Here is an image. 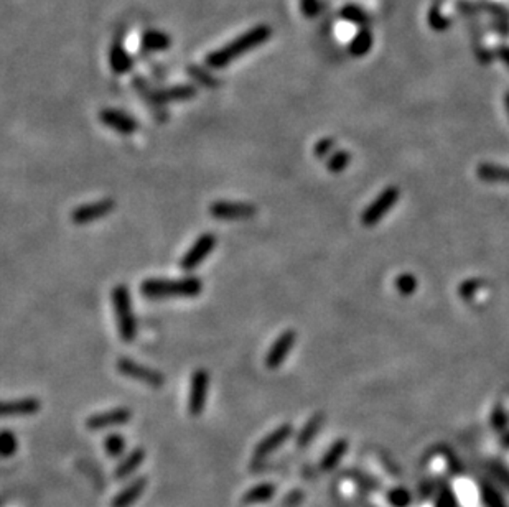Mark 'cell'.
<instances>
[{
    "label": "cell",
    "mask_w": 509,
    "mask_h": 507,
    "mask_svg": "<svg viewBox=\"0 0 509 507\" xmlns=\"http://www.w3.org/2000/svg\"><path fill=\"white\" fill-rule=\"evenodd\" d=\"M272 37V28L266 25V23H259V25L249 28L228 43V45L218 48V50L211 51V53L206 55L205 65L208 66L210 70H223L226 66H229L233 61H236L244 56L249 51H254L256 48L262 46L264 43H267Z\"/></svg>",
    "instance_id": "obj_1"
},
{
    "label": "cell",
    "mask_w": 509,
    "mask_h": 507,
    "mask_svg": "<svg viewBox=\"0 0 509 507\" xmlns=\"http://www.w3.org/2000/svg\"><path fill=\"white\" fill-rule=\"evenodd\" d=\"M203 290V280L196 275L180 279H147L141 284V294L148 300L195 298Z\"/></svg>",
    "instance_id": "obj_2"
},
{
    "label": "cell",
    "mask_w": 509,
    "mask_h": 507,
    "mask_svg": "<svg viewBox=\"0 0 509 507\" xmlns=\"http://www.w3.org/2000/svg\"><path fill=\"white\" fill-rule=\"evenodd\" d=\"M114 317H116L119 336L124 343H132L137 338V318L132 308V298L126 284H117L110 291Z\"/></svg>",
    "instance_id": "obj_3"
},
{
    "label": "cell",
    "mask_w": 509,
    "mask_h": 507,
    "mask_svg": "<svg viewBox=\"0 0 509 507\" xmlns=\"http://www.w3.org/2000/svg\"><path fill=\"white\" fill-rule=\"evenodd\" d=\"M116 369L121 376L142 382V384H147L148 387H153V389H160V387L165 386V376L160 371L143 366L141 362L131 360V357H119Z\"/></svg>",
    "instance_id": "obj_4"
},
{
    "label": "cell",
    "mask_w": 509,
    "mask_h": 507,
    "mask_svg": "<svg viewBox=\"0 0 509 507\" xmlns=\"http://www.w3.org/2000/svg\"><path fill=\"white\" fill-rule=\"evenodd\" d=\"M208 211L218 221H244L251 219L257 213V208L251 203L218 199L210 204Z\"/></svg>",
    "instance_id": "obj_5"
},
{
    "label": "cell",
    "mask_w": 509,
    "mask_h": 507,
    "mask_svg": "<svg viewBox=\"0 0 509 507\" xmlns=\"http://www.w3.org/2000/svg\"><path fill=\"white\" fill-rule=\"evenodd\" d=\"M218 239L213 232H205L196 239L183 257L180 259V269L183 272H193L203 264L206 257L214 251Z\"/></svg>",
    "instance_id": "obj_6"
},
{
    "label": "cell",
    "mask_w": 509,
    "mask_h": 507,
    "mask_svg": "<svg viewBox=\"0 0 509 507\" xmlns=\"http://www.w3.org/2000/svg\"><path fill=\"white\" fill-rule=\"evenodd\" d=\"M210 374L205 367H198L193 371L190 381L188 392V412L191 417H200L203 414L206 405V397H208Z\"/></svg>",
    "instance_id": "obj_7"
},
{
    "label": "cell",
    "mask_w": 509,
    "mask_h": 507,
    "mask_svg": "<svg viewBox=\"0 0 509 507\" xmlns=\"http://www.w3.org/2000/svg\"><path fill=\"white\" fill-rule=\"evenodd\" d=\"M397 199H399V188H396V186H389V188L384 190L382 193L379 195L366 209H364L361 214V223L366 228H371L374 224H378L384 216H386L389 209L397 203Z\"/></svg>",
    "instance_id": "obj_8"
},
{
    "label": "cell",
    "mask_w": 509,
    "mask_h": 507,
    "mask_svg": "<svg viewBox=\"0 0 509 507\" xmlns=\"http://www.w3.org/2000/svg\"><path fill=\"white\" fill-rule=\"evenodd\" d=\"M116 208V201L112 198H104L96 201V203H88L81 204V206H76L73 211H71L70 218L71 223L78 224V226H83V224H89L98 221V219H103L109 216L110 213Z\"/></svg>",
    "instance_id": "obj_9"
},
{
    "label": "cell",
    "mask_w": 509,
    "mask_h": 507,
    "mask_svg": "<svg viewBox=\"0 0 509 507\" xmlns=\"http://www.w3.org/2000/svg\"><path fill=\"white\" fill-rule=\"evenodd\" d=\"M131 419H132L131 409L116 407V409L105 410V412L91 415V417L86 419L84 425L89 432H101V430H108V428L126 425L127 422H131Z\"/></svg>",
    "instance_id": "obj_10"
},
{
    "label": "cell",
    "mask_w": 509,
    "mask_h": 507,
    "mask_svg": "<svg viewBox=\"0 0 509 507\" xmlns=\"http://www.w3.org/2000/svg\"><path fill=\"white\" fill-rule=\"evenodd\" d=\"M295 341H297L295 329H285V331L272 343V346L269 348L266 357H264V362H266L267 369L273 371L284 364L287 356H289L290 351L295 346Z\"/></svg>",
    "instance_id": "obj_11"
},
{
    "label": "cell",
    "mask_w": 509,
    "mask_h": 507,
    "mask_svg": "<svg viewBox=\"0 0 509 507\" xmlns=\"http://www.w3.org/2000/svg\"><path fill=\"white\" fill-rule=\"evenodd\" d=\"M292 435H294V425L292 423L278 425L276 430L267 433L266 437L256 445V448H254V460L257 461L266 460L269 454H272L276 449L281 448L287 440H290Z\"/></svg>",
    "instance_id": "obj_12"
},
{
    "label": "cell",
    "mask_w": 509,
    "mask_h": 507,
    "mask_svg": "<svg viewBox=\"0 0 509 507\" xmlns=\"http://www.w3.org/2000/svg\"><path fill=\"white\" fill-rule=\"evenodd\" d=\"M99 121L103 126L112 129L114 132L122 133V136H132L138 131V122L136 117L129 116L127 112L119 111V109L104 107L98 114Z\"/></svg>",
    "instance_id": "obj_13"
},
{
    "label": "cell",
    "mask_w": 509,
    "mask_h": 507,
    "mask_svg": "<svg viewBox=\"0 0 509 507\" xmlns=\"http://www.w3.org/2000/svg\"><path fill=\"white\" fill-rule=\"evenodd\" d=\"M41 410V402L37 397H25V399L6 400L2 404V417H32Z\"/></svg>",
    "instance_id": "obj_14"
},
{
    "label": "cell",
    "mask_w": 509,
    "mask_h": 507,
    "mask_svg": "<svg viewBox=\"0 0 509 507\" xmlns=\"http://www.w3.org/2000/svg\"><path fill=\"white\" fill-rule=\"evenodd\" d=\"M134 65H136V60L129 53L124 43L121 40L114 41L109 48V66L112 73L117 76L127 74L134 70Z\"/></svg>",
    "instance_id": "obj_15"
},
{
    "label": "cell",
    "mask_w": 509,
    "mask_h": 507,
    "mask_svg": "<svg viewBox=\"0 0 509 507\" xmlns=\"http://www.w3.org/2000/svg\"><path fill=\"white\" fill-rule=\"evenodd\" d=\"M147 485H148L147 476H138L136 480H132L122 491H119L117 494L112 497L110 507H132L138 499H141V496L143 494V491H146Z\"/></svg>",
    "instance_id": "obj_16"
},
{
    "label": "cell",
    "mask_w": 509,
    "mask_h": 507,
    "mask_svg": "<svg viewBox=\"0 0 509 507\" xmlns=\"http://www.w3.org/2000/svg\"><path fill=\"white\" fill-rule=\"evenodd\" d=\"M146 458H147L146 449H143L142 447L134 448L132 452H129L126 456L119 461L116 470H114V478H116V480H126V478L132 476L134 473L141 468V465Z\"/></svg>",
    "instance_id": "obj_17"
},
{
    "label": "cell",
    "mask_w": 509,
    "mask_h": 507,
    "mask_svg": "<svg viewBox=\"0 0 509 507\" xmlns=\"http://www.w3.org/2000/svg\"><path fill=\"white\" fill-rule=\"evenodd\" d=\"M172 46V38L162 30H146L141 37V50L143 53H162Z\"/></svg>",
    "instance_id": "obj_18"
},
{
    "label": "cell",
    "mask_w": 509,
    "mask_h": 507,
    "mask_svg": "<svg viewBox=\"0 0 509 507\" xmlns=\"http://www.w3.org/2000/svg\"><path fill=\"white\" fill-rule=\"evenodd\" d=\"M277 487L273 482H259V485L249 487V489L244 492L241 497V504L244 507L249 506H259V504H266L276 496Z\"/></svg>",
    "instance_id": "obj_19"
},
{
    "label": "cell",
    "mask_w": 509,
    "mask_h": 507,
    "mask_svg": "<svg viewBox=\"0 0 509 507\" xmlns=\"http://www.w3.org/2000/svg\"><path fill=\"white\" fill-rule=\"evenodd\" d=\"M325 422V414L323 412H316L311 415V417L307 420V423L302 427V430L297 433L295 438V445L297 448H305L314 442V438L316 437V433L321 430V425Z\"/></svg>",
    "instance_id": "obj_20"
},
{
    "label": "cell",
    "mask_w": 509,
    "mask_h": 507,
    "mask_svg": "<svg viewBox=\"0 0 509 507\" xmlns=\"http://www.w3.org/2000/svg\"><path fill=\"white\" fill-rule=\"evenodd\" d=\"M186 73H188V76L195 81V83H198L206 89H218L221 86V79L216 78V76L211 73L208 66L203 68V66L198 65H190L188 68H186Z\"/></svg>",
    "instance_id": "obj_21"
},
{
    "label": "cell",
    "mask_w": 509,
    "mask_h": 507,
    "mask_svg": "<svg viewBox=\"0 0 509 507\" xmlns=\"http://www.w3.org/2000/svg\"><path fill=\"white\" fill-rule=\"evenodd\" d=\"M347 449H348L347 440H344V438L336 440V442L328 448V452L325 453V456L321 458V463H320L321 470H323V471L333 470V468L340 463V460H342V458L344 456Z\"/></svg>",
    "instance_id": "obj_22"
},
{
    "label": "cell",
    "mask_w": 509,
    "mask_h": 507,
    "mask_svg": "<svg viewBox=\"0 0 509 507\" xmlns=\"http://www.w3.org/2000/svg\"><path fill=\"white\" fill-rule=\"evenodd\" d=\"M373 48V33L368 30L366 27H363L356 35L353 37L352 43H349V53L352 56H356V58H361V56L368 55Z\"/></svg>",
    "instance_id": "obj_23"
},
{
    "label": "cell",
    "mask_w": 509,
    "mask_h": 507,
    "mask_svg": "<svg viewBox=\"0 0 509 507\" xmlns=\"http://www.w3.org/2000/svg\"><path fill=\"white\" fill-rule=\"evenodd\" d=\"M104 452L105 454H108L109 458H112V460H117V458H121L124 452H126V438H124L122 433L119 432H112L109 433L108 437L104 438Z\"/></svg>",
    "instance_id": "obj_24"
},
{
    "label": "cell",
    "mask_w": 509,
    "mask_h": 507,
    "mask_svg": "<svg viewBox=\"0 0 509 507\" xmlns=\"http://www.w3.org/2000/svg\"><path fill=\"white\" fill-rule=\"evenodd\" d=\"M478 176L483 181H501V183H509V169L508 166H496V165H479Z\"/></svg>",
    "instance_id": "obj_25"
},
{
    "label": "cell",
    "mask_w": 509,
    "mask_h": 507,
    "mask_svg": "<svg viewBox=\"0 0 509 507\" xmlns=\"http://www.w3.org/2000/svg\"><path fill=\"white\" fill-rule=\"evenodd\" d=\"M340 17H342L343 20L353 23V25H359V27H364L369 22L368 12L364 11L363 7L354 6V4H348V6H344L342 11H340Z\"/></svg>",
    "instance_id": "obj_26"
},
{
    "label": "cell",
    "mask_w": 509,
    "mask_h": 507,
    "mask_svg": "<svg viewBox=\"0 0 509 507\" xmlns=\"http://www.w3.org/2000/svg\"><path fill=\"white\" fill-rule=\"evenodd\" d=\"M352 164V155L347 150H338L326 159V170L331 173H342Z\"/></svg>",
    "instance_id": "obj_27"
},
{
    "label": "cell",
    "mask_w": 509,
    "mask_h": 507,
    "mask_svg": "<svg viewBox=\"0 0 509 507\" xmlns=\"http://www.w3.org/2000/svg\"><path fill=\"white\" fill-rule=\"evenodd\" d=\"M17 448H18L17 435L8 428L2 430V433H0V454H2L4 460L12 458L13 454L17 453Z\"/></svg>",
    "instance_id": "obj_28"
},
{
    "label": "cell",
    "mask_w": 509,
    "mask_h": 507,
    "mask_svg": "<svg viewBox=\"0 0 509 507\" xmlns=\"http://www.w3.org/2000/svg\"><path fill=\"white\" fill-rule=\"evenodd\" d=\"M335 147H336V140H335V138L323 137V138H320V140L315 143L314 155L318 157V159H325V157H326V159H328L330 154H331V152H333Z\"/></svg>",
    "instance_id": "obj_29"
},
{
    "label": "cell",
    "mask_w": 509,
    "mask_h": 507,
    "mask_svg": "<svg viewBox=\"0 0 509 507\" xmlns=\"http://www.w3.org/2000/svg\"><path fill=\"white\" fill-rule=\"evenodd\" d=\"M396 289L401 291L402 295H412L417 289V282L415 277H412L409 274H404L401 277H397L396 280Z\"/></svg>",
    "instance_id": "obj_30"
},
{
    "label": "cell",
    "mask_w": 509,
    "mask_h": 507,
    "mask_svg": "<svg viewBox=\"0 0 509 507\" xmlns=\"http://www.w3.org/2000/svg\"><path fill=\"white\" fill-rule=\"evenodd\" d=\"M300 12L307 18H316L321 12V0H299Z\"/></svg>",
    "instance_id": "obj_31"
},
{
    "label": "cell",
    "mask_w": 509,
    "mask_h": 507,
    "mask_svg": "<svg viewBox=\"0 0 509 507\" xmlns=\"http://www.w3.org/2000/svg\"><path fill=\"white\" fill-rule=\"evenodd\" d=\"M429 22H430V25L435 28V30H440V32H442V30H444V28H446V27H449V25H450V22H449V20H446V18H444V17H442V15H440L439 8H434V11H432V12H430Z\"/></svg>",
    "instance_id": "obj_32"
},
{
    "label": "cell",
    "mask_w": 509,
    "mask_h": 507,
    "mask_svg": "<svg viewBox=\"0 0 509 507\" xmlns=\"http://www.w3.org/2000/svg\"><path fill=\"white\" fill-rule=\"evenodd\" d=\"M498 55H499V58H501V60L504 61V63H506V65L509 66V46H501V48H499Z\"/></svg>",
    "instance_id": "obj_33"
},
{
    "label": "cell",
    "mask_w": 509,
    "mask_h": 507,
    "mask_svg": "<svg viewBox=\"0 0 509 507\" xmlns=\"http://www.w3.org/2000/svg\"><path fill=\"white\" fill-rule=\"evenodd\" d=\"M506 107H508V114H509V94L506 96Z\"/></svg>",
    "instance_id": "obj_34"
}]
</instances>
